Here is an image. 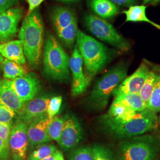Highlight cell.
Here are the masks:
<instances>
[{
  "instance_id": "cell-28",
  "label": "cell",
  "mask_w": 160,
  "mask_h": 160,
  "mask_svg": "<svg viewBox=\"0 0 160 160\" xmlns=\"http://www.w3.org/2000/svg\"><path fill=\"white\" fill-rule=\"evenodd\" d=\"M147 109L155 113L160 112V74H157L154 87L149 98Z\"/></svg>"
},
{
  "instance_id": "cell-12",
  "label": "cell",
  "mask_w": 160,
  "mask_h": 160,
  "mask_svg": "<svg viewBox=\"0 0 160 160\" xmlns=\"http://www.w3.org/2000/svg\"><path fill=\"white\" fill-rule=\"evenodd\" d=\"M23 14V8L20 7L11 8L0 14L1 43L8 42L15 36Z\"/></svg>"
},
{
  "instance_id": "cell-17",
  "label": "cell",
  "mask_w": 160,
  "mask_h": 160,
  "mask_svg": "<svg viewBox=\"0 0 160 160\" xmlns=\"http://www.w3.org/2000/svg\"><path fill=\"white\" fill-rule=\"evenodd\" d=\"M0 53L6 59L22 65L26 62L23 43L20 40H11L1 43Z\"/></svg>"
},
{
  "instance_id": "cell-25",
  "label": "cell",
  "mask_w": 160,
  "mask_h": 160,
  "mask_svg": "<svg viewBox=\"0 0 160 160\" xmlns=\"http://www.w3.org/2000/svg\"><path fill=\"white\" fill-rule=\"evenodd\" d=\"M157 78V74L154 71H149L147 78L145 80L142 88L141 89L139 94L142 100H143L147 109V106L148 103L149 98L153 91L154 87L155 81Z\"/></svg>"
},
{
  "instance_id": "cell-16",
  "label": "cell",
  "mask_w": 160,
  "mask_h": 160,
  "mask_svg": "<svg viewBox=\"0 0 160 160\" xmlns=\"http://www.w3.org/2000/svg\"><path fill=\"white\" fill-rule=\"evenodd\" d=\"M0 102L14 110L17 115L23 107L24 102L12 88L10 80H0Z\"/></svg>"
},
{
  "instance_id": "cell-8",
  "label": "cell",
  "mask_w": 160,
  "mask_h": 160,
  "mask_svg": "<svg viewBox=\"0 0 160 160\" xmlns=\"http://www.w3.org/2000/svg\"><path fill=\"white\" fill-rule=\"evenodd\" d=\"M10 82L14 92L24 103L36 97L41 88L40 80L32 72L25 73L21 77L10 80Z\"/></svg>"
},
{
  "instance_id": "cell-39",
  "label": "cell",
  "mask_w": 160,
  "mask_h": 160,
  "mask_svg": "<svg viewBox=\"0 0 160 160\" xmlns=\"http://www.w3.org/2000/svg\"><path fill=\"white\" fill-rule=\"evenodd\" d=\"M56 160H65L62 153L59 151H58L57 157Z\"/></svg>"
},
{
  "instance_id": "cell-20",
  "label": "cell",
  "mask_w": 160,
  "mask_h": 160,
  "mask_svg": "<svg viewBox=\"0 0 160 160\" xmlns=\"http://www.w3.org/2000/svg\"><path fill=\"white\" fill-rule=\"evenodd\" d=\"M90 6L95 13L103 18L113 17L119 11L117 6L110 0H91Z\"/></svg>"
},
{
  "instance_id": "cell-1",
  "label": "cell",
  "mask_w": 160,
  "mask_h": 160,
  "mask_svg": "<svg viewBox=\"0 0 160 160\" xmlns=\"http://www.w3.org/2000/svg\"><path fill=\"white\" fill-rule=\"evenodd\" d=\"M18 38L23 43L26 62L32 68L39 66L43 42V25L40 12L35 10L23 19Z\"/></svg>"
},
{
  "instance_id": "cell-6",
  "label": "cell",
  "mask_w": 160,
  "mask_h": 160,
  "mask_svg": "<svg viewBox=\"0 0 160 160\" xmlns=\"http://www.w3.org/2000/svg\"><path fill=\"white\" fill-rule=\"evenodd\" d=\"M85 23L87 29L98 39L121 51H127L130 48L128 41L119 34L110 23L103 18L88 14L85 17Z\"/></svg>"
},
{
  "instance_id": "cell-36",
  "label": "cell",
  "mask_w": 160,
  "mask_h": 160,
  "mask_svg": "<svg viewBox=\"0 0 160 160\" xmlns=\"http://www.w3.org/2000/svg\"><path fill=\"white\" fill-rule=\"evenodd\" d=\"M29 4L28 14H30L35 10L45 0H26Z\"/></svg>"
},
{
  "instance_id": "cell-11",
  "label": "cell",
  "mask_w": 160,
  "mask_h": 160,
  "mask_svg": "<svg viewBox=\"0 0 160 160\" xmlns=\"http://www.w3.org/2000/svg\"><path fill=\"white\" fill-rule=\"evenodd\" d=\"M120 152L121 160H152L155 155L153 146L141 140L122 143Z\"/></svg>"
},
{
  "instance_id": "cell-18",
  "label": "cell",
  "mask_w": 160,
  "mask_h": 160,
  "mask_svg": "<svg viewBox=\"0 0 160 160\" xmlns=\"http://www.w3.org/2000/svg\"><path fill=\"white\" fill-rule=\"evenodd\" d=\"M136 112L123 103L114 100L109 109L108 114L105 116L116 122L123 123L131 120Z\"/></svg>"
},
{
  "instance_id": "cell-2",
  "label": "cell",
  "mask_w": 160,
  "mask_h": 160,
  "mask_svg": "<svg viewBox=\"0 0 160 160\" xmlns=\"http://www.w3.org/2000/svg\"><path fill=\"white\" fill-rule=\"evenodd\" d=\"M77 45L87 71L86 77H92L100 71L111 58L109 49L94 38L78 30Z\"/></svg>"
},
{
  "instance_id": "cell-26",
  "label": "cell",
  "mask_w": 160,
  "mask_h": 160,
  "mask_svg": "<svg viewBox=\"0 0 160 160\" xmlns=\"http://www.w3.org/2000/svg\"><path fill=\"white\" fill-rule=\"evenodd\" d=\"M65 122V116H54L52 118L48 126V134L51 140L59 143L60 138Z\"/></svg>"
},
{
  "instance_id": "cell-24",
  "label": "cell",
  "mask_w": 160,
  "mask_h": 160,
  "mask_svg": "<svg viewBox=\"0 0 160 160\" xmlns=\"http://www.w3.org/2000/svg\"><path fill=\"white\" fill-rule=\"evenodd\" d=\"M2 68L3 69L4 78L8 80H13L26 73V71L22 65L7 59H4Z\"/></svg>"
},
{
  "instance_id": "cell-23",
  "label": "cell",
  "mask_w": 160,
  "mask_h": 160,
  "mask_svg": "<svg viewBox=\"0 0 160 160\" xmlns=\"http://www.w3.org/2000/svg\"><path fill=\"white\" fill-rule=\"evenodd\" d=\"M56 32L63 43L68 47L71 48L73 46L77 36L78 28L77 19L75 18L68 26L57 30Z\"/></svg>"
},
{
  "instance_id": "cell-13",
  "label": "cell",
  "mask_w": 160,
  "mask_h": 160,
  "mask_svg": "<svg viewBox=\"0 0 160 160\" xmlns=\"http://www.w3.org/2000/svg\"><path fill=\"white\" fill-rule=\"evenodd\" d=\"M82 135V129L78 119L74 116H65L59 143L60 146L65 149L73 148L80 143Z\"/></svg>"
},
{
  "instance_id": "cell-21",
  "label": "cell",
  "mask_w": 160,
  "mask_h": 160,
  "mask_svg": "<svg viewBox=\"0 0 160 160\" xmlns=\"http://www.w3.org/2000/svg\"><path fill=\"white\" fill-rule=\"evenodd\" d=\"M147 7L141 6H131L128 10H125L123 13L126 16V22H145L152 24L157 29H160V25L149 20L146 15Z\"/></svg>"
},
{
  "instance_id": "cell-10",
  "label": "cell",
  "mask_w": 160,
  "mask_h": 160,
  "mask_svg": "<svg viewBox=\"0 0 160 160\" xmlns=\"http://www.w3.org/2000/svg\"><path fill=\"white\" fill-rule=\"evenodd\" d=\"M83 61L77 45L69 58V69L72 76L71 92L73 96H78L85 92L90 83L82 70Z\"/></svg>"
},
{
  "instance_id": "cell-35",
  "label": "cell",
  "mask_w": 160,
  "mask_h": 160,
  "mask_svg": "<svg viewBox=\"0 0 160 160\" xmlns=\"http://www.w3.org/2000/svg\"><path fill=\"white\" fill-rule=\"evenodd\" d=\"M18 0H0V14L15 6Z\"/></svg>"
},
{
  "instance_id": "cell-33",
  "label": "cell",
  "mask_w": 160,
  "mask_h": 160,
  "mask_svg": "<svg viewBox=\"0 0 160 160\" xmlns=\"http://www.w3.org/2000/svg\"><path fill=\"white\" fill-rule=\"evenodd\" d=\"M12 123L0 122V138L8 145V141L12 131Z\"/></svg>"
},
{
  "instance_id": "cell-34",
  "label": "cell",
  "mask_w": 160,
  "mask_h": 160,
  "mask_svg": "<svg viewBox=\"0 0 160 160\" xmlns=\"http://www.w3.org/2000/svg\"><path fill=\"white\" fill-rule=\"evenodd\" d=\"M0 160H12L8 145L0 138Z\"/></svg>"
},
{
  "instance_id": "cell-31",
  "label": "cell",
  "mask_w": 160,
  "mask_h": 160,
  "mask_svg": "<svg viewBox=\"0 0 160 160\" xmlns=\"http://www.w3.org/2000/svg\"><path fill=\"white\" fill-rule=\"evenodd\" d=\"M62 103V97L55 96L50 98L48 106L47 114L49 119L53 118L59 112Z\"/></svg>"
},
{
  "instance_id": "cell-5",
  "label": "cell",
  "mask_w": 160,
  "mask_h": 160,
  "mask_svg": "<svg viewBox=\"0 0 160 160\" xmlns=\"http://www.w3.org/2000/svg\"><path fill=\"white\" fill-rule=\"evenodd\" d=\"M127 71L125 65H117L97 81L89 97V102L94 108L104 109L107 106L114 90L126 78Z\"/></svg>"
},
{
  "instance_id": "cell-32",
  "label": "cell",
  "mask_w": 160,
  "mask_h": 160,
  "mask_svg": "<svg viewBox=\"0 0 160 160\" xmlns=\"http://www.w3.org/2000/svg\"><path fill=\"white\" fill-rule=\"evenodd\" d=\"M17 115L14 110L0 102V122L12 123Z\"/></svg>"
},
{
  "instance_id": "cell-27",
  "label": "cell",
  "mask_w": 160,
  "mask_h": 160,
  "mask_svg": "<svg viewBox=\"0 0 160 160\" xmlns=\"http://www.w3.org/2000/svg\"><path fill=\"white\" fill-rule=\"evenodd\" d=\"M53 144H42L29 154L27 160H40L53 154L57 151Z\"/></svg>"
},
{
  "instance_id": "cell-3",
  "label": "cell",
  "mask_w": 160,
  "mask_h": 160,
  "mask_svg": "<svg viewBox=\"0 0 160 160\" xmlns=\"http://www.w3.org/2000/svg\"><path fill=\"white\" fill-rule=\"evenodd\" d=\"M104 126L108 132L120 138L131 137L142 135L152 131L158 125V118L156 113L148 109L137 112L131 120L123 123L103 117Z\"/></svg>"
},
{
  "instance_id": "cell-41",
  "label": "cell",
  "mask_w": 160,
  "mask_h": 160,
  "mask_svg": "<svg viewBox=\"0 0 160 160\" xmlns=\"http://www.w3.org/2000/svg\"><path fill=\"white\" fill-rule=\"evenodd\" d=\"M155 1H156V0H143L144 4H147V3H149V2H152Z\"/></svg>"
},
{
  "instance_id": "cell-43",
  "label": "cell",
  "mask_w": 160,
  "mask_h": 160,
  "mask_svg": "<svg viewBox=\"0 0 160 160\" xmlns=\"http://www.w3.org/2000/svg\"><path fill=\"white\" fill-rule=\"evenodd\" d=\"M159 122H160V119H159Z\"/></svg>"
},
{
  "instance_id": "cell-22",
  "label": "cell",
  "mask_w": 160,
  "mask_h": 160,
  "mask_svg": "<svg viewBox=\"0 0 160 160\" xmlns=\"http://www.w3.org/2000/svg\"><path fill=\"white\" fill-rule=\"evenodd\" d=\"M114 100L123 103L135 112H141L146 109V106L139 94L117 92L113 93Z\"/></svg>"
},
{
  "instance_id": "cell-42",
  "label": "cell",
  "mask_w": 160,
  "mask_h": 160,
  "mask_svg": "<svg viewBox=\"0 0 160 160\" xmlns=\"http://www.w3.org/2000/svg\"><path fill=\"white\" fill-rule=\"evenodd\" d=\"M60 1H62L63 2H74V1H77V0H60Z\"/></svg>"
},
{
  "instance_id": "cell-14",
  "label": "cell",
  "mask_w": 160,
  "mask_h": 160,
  "mask_svg": "<svg viewBox=\"0 0 160 160\" xmlns=\"http://www.w3.org/2000/svg\"><path fill=\"white\" fill-rule=\"evenodd\" d=\"M148 67L142 63L137 69L129 77L123 80L115 90L113 93H133L139 94L149 74Z\"/></svg>"
},
{
  "instance_id": "cell-40",
  "label": "cell",
  "mask_w": 160,
  "mask_h": 160,
  "mask_svg": "<svg viewBox=\"0 0 160 160\" xmlns=\"http://www.w3.org/2000/svg\"><path fill=\"white\" fill-rule=\"evenodd\" d=\"M3 60H4L3 57L1 55V53H0V69L2 68V65Z\"/></svg>"
},
{
  "instance_id": "cell-15",
  "label": "cell",
  "mask_w": 160,
  "mask_h": 160,
  "mask_svg": "<svg viewBox=\"0 0 160 160\" xmlns=\"http://www.w3.org/2000/svg\"><path fill=\"white\" fill-rule=\"evenodd\" d=\"M51 119L48 116L35 120L28 126L29 145L38 146L51 141L48 134V126Z\"/></svg>"
},
{
  "instance_id": "cell-30",
  "label": "cell",
  "mask_w": 160,
  "mask_h": 160,
  "mask_svg": "<svg viewBox=\"0 0 160 160\" xmlns=\"http://www.w3.org/2000/svg\"><path fill=\"white\" fill-rule=\"evenodd\" d=\"M92 151L94 160H116L112 152L103 146L95 145Z\"/></svg>"
},
{
  "instance_id": "cell-44",
  "label": "cell",
  "mask_w": 160,
  "mask_h": 160,
  "mask_svg": "<svg viewBox=\"0 0 160 160\" xmlns=\"http://www.w3.org/2000/svg\"></svg>"
},
{
  "instance_id": "cell-37",
  "label": "cell",
  "mask_w": 160,
  "mask_h": 160,
  "mask_svg": "<svg viewBox=\"0 0 160 160\" xmlns=\"http://www.w3.org/2000/svg\"><path fill=\"white\" fill-rule=\"evenodd\" d=\"M116 5L119 6H133L137 2V0H110Z\"/></svg>"
},
{
  "instance_id": "cell-19",
  "label": "cell",
  "mask_w": 160,
  "mask_h": 160,
  "mask_svg": "<svg viewBox=\"0 0 160 160\" xmlns=\"http://www.w3.org/2000/svg\"><path fill=\"white\" fill-rule=\"evenodd\" d=\"M75 18L73 12L66 7H58L52 12V22L56 31L68 26Z\"/></svg>"
},
{
  "instance_id": "cell-9",
  "label": "cell",
  "mask_w": 160,
  "mask_h": 160,
  "mask_svg": "<svg viewBox=\"0 0 160 160\" xmlns=\"http://www.w3.org/2000/svg\"><path fill=\"white\" fill-rule=\"evenodd\" d=\"M49 100L48 96H42L25 102L17 115V120L28 125L35 120L48 116L47 109Z\"/></svg>"
},
{
  "instance_id": "cell-7",
  "label": "cell",
  "mask_w": 160,
  "mask_h": 160,
  "mask_svg": "<svg viewBox=\"0 0 160 160\" xmlns=\"http://www.w3.org/2000/svg\"><path fill=\"white\" fill-rule=\"evenodd\" d=\"M28 125L17 120L12 126L8 141L12 160H26L29 146L28 135Z\"/></svg>"
},
{
  "instance_id": "cell-29",
  "label": "cell",
  "mask_w": 160,
  "mask_h": 160,
  "mask_svg": "<svg viewBox=\"0 0 160 160\" xmlns=\"http://www.w3.org/2000/svg\"><path fill=\"white\" fill-rule=\"evenodd\" d=\"M69 160H94L92 148L82 147L75 149L70 154Z\"/></svg>"
},
{
  "instance_id": "cell-38",
  "label": "cell",
  "mask_w": 160,
  "mask_h": 160,
  "mask_svg": "<svg viewBox=\"0 0 160 160\" xmlns=\"http://www.w3.org/2000/svg\"><path fill=\"white\" fill-rule=\"evenodd\" d=\"M57 154L58 150L55 152H54L53 154L50 155H49L48 157H45V158H42V159H41L40 160H56L57 157Z\"/></svg>"
},
{
  "instance_id": "cell-4",
  "label": "cell",
  "mask_w": 160,
  "mask_h": 160,
  "mask_svg": "<svg viewBox=\"0 0 160 160\" xmlns=\"http://www.w3.org/2000/svg\"><path fill=\"white\" fill-rule=\"evenodd\" d=\"M69 58L57 40L48 34L43 53V73L48 78L59 81L69 78Z\"/></svg>"
}]
</instances>
